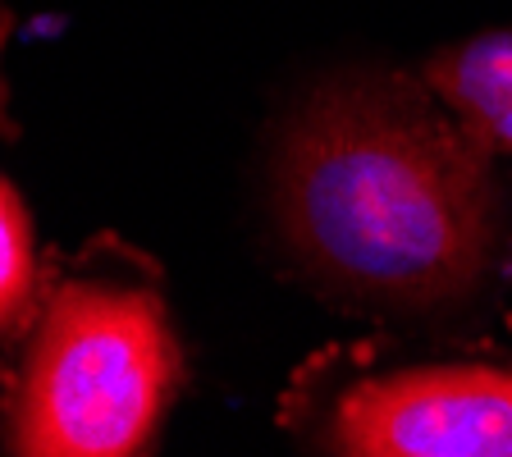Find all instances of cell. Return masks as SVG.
Segmentation results:
<instances>
[{"label":"cell","instance_id":"cell-4","mask_svg":"<svg viewBox=\"0 0 512 457\" xmlns=\"http://www.w3.org/2000/svg\"><path fill=\"white\" fill-rule=\"evenodd\" d=\"M416 78L494 160L512 156V28L444 46L416 69Z\"/></svg>","mask_w":512,"mask_h":457},{"label":"cell","instance_id":"cell-5","mask_svg":"<svg viewBox=\"0 0 512 457\" xmlns=\"http://www.w3.org/2000/svg\"><path fill=\"white\" fill-rule=\"evenodd\" d=\"M46 261L37 252L28 206L14 192V183L0 174V343L10 339L32 311L37 293L46 284Z\"/></svg>","mask_w":512,"mask_h":457},{"label":"cell","instance_id":"cell-1","mask_svg":"<svg viewBox=\"0 0 512 457\" xmlns=\"http://www.w3.org/2000/svg\"><path fill=\"white\" fill-rule=\"evenodd\" d=\"M270 220L316 288L394 320H444L494 284L508 192L494 156L416 74L320 78L270 147Z\"/></svg>","mask_w":512,"mask_h":457},{"label":"cell","instance_id":"cell-2","mask_svg":"<svg viewBox=\"0 0 512 457\" xmlns=\"http://www.w3.org/2000/svg\"><path fill=\"white\" fill-rule=\"evenodd\" d=\"M183 384L165 279L101 234L0 343V457H156Z\"/></svg>","mask_w":512,"mask_h":457},{"label":"cell","instance_id":"cell-6","mask_svg":"<svg viewBox=\"0 0 512 457\" xmlns=\"http://www.w3.org/2000/svg\"><path fill=\"white\" fill-rule=\"evenodd\" d=\"M10 37H14V10L0 0V138L14 133V110H10V74H5V51H10Z\"/></svg>","mask_w":512,"mask_h":457},{"label":"cell","instance_id":"cell-3","mask_svg":"<svg viewBox=\"0 0 512 457\" xmlns=\"http://www.w3.org/2000/svg\"><path fill=\"white\" fill-rule=\"evenodd\" d=\"M284 426L316 457H512V366L325 348L288 380Z\"/></svg>","mask_w":512,"mask_h":457}]
</instances>
